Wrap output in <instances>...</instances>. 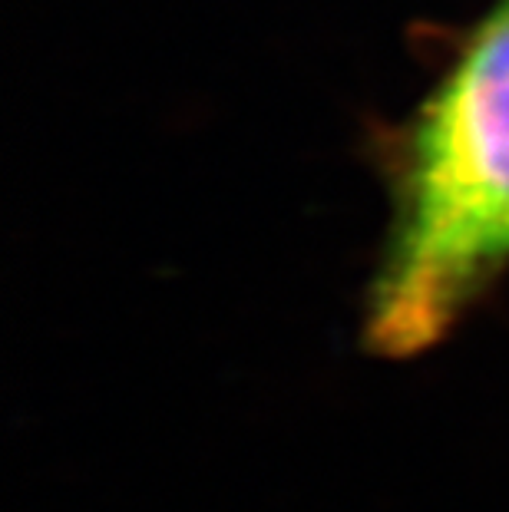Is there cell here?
Instances as JSON below:
<instances>
[{"label":"cell","mask_w":509,"mask_h":512,"mask_svg":"<svg viewBox=\"0 0 509 512\" xmlns=\"http://www.w3.org/2000/svg\"><path fill=\"white\" fill-rule=\"evenodd\" d=\"M509 268V0H496L427 96L367 301V344H440Z\"/></svg>","instance_id":"6da1fadb"}]
</instances>
